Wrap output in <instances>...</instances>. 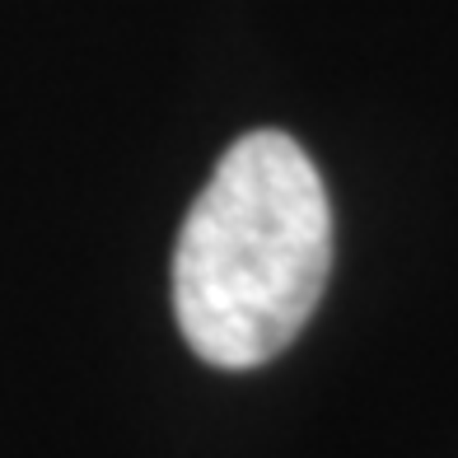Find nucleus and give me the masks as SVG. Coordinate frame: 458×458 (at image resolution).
<instances>
[{
	"label": "nucleus",
	"instance_id": "nucleus-1",
	"mask_svg": "<svg viewBox=\"0 0 458 458\" xmlns=\"http://www.w3.org/2000/svg\"><path fill=\"white\" fill-rule=\"evenodd\" d=\"M332 267L327 187L285 131L225 150L174 248V314L216 369H258L304 332Z\"/></svg>",
	"mask_w": 458,
	"mask_h": 458
}]
</instances>
